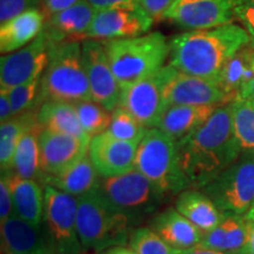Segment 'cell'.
Segmentation results:
<instances>
[{
  "label": "cell",
  "mask_w": 254,
  "mask_h": 254,
  "mask_svg": "<svg viewBox=\"0 0 254 254\" xmlns=\"http://www.w3.org/2000/svg\"><path fill=\"white\" fill-rule=\"evenodd\" d=\"M81 49L92 100L112 112L119 105L122 87L111 67L103 41L86 39L81 43Z\"/></svg>",
  "instance_id": "obj_11"
},
{
  "label": "cell",
  "mask_w": 254,
  "mask_h": 254,
  "mask_svg": "<svg viewBox=\"0 0 254 254\" xmlns=\"http://www.w3.org/2000/svg\"><path fill=\"white\" fill-rule=\"evenodd\" d=\"M150 227L171 246L182 251L199 245L202 238L201 232L176 207L155 215Z\"/></svg>",
  "instance_id": "obj_23"
},
{
  "label": "cell",
  "mask_w": 254,
  "mask_h": 254,
  "mask_svg": "<svg viewBox=\"0 0 254 254\" xmlns=\"http://www.w3.org/2000/svg\"><path fill=\"white\" fill-rule=\"evenodd\" d=\"M222 222L225 225V252L238 254L245 245L249 227V218L246 215L224 212Z\"/></svg>",
  "instance_id": "obj_35"
},
{
  "label": "cell",
  "mask_w": 254,
  "mask_h": 254,
  "mask_svg": "<svg viewBox=\"0 0 254 254\" xmlns=\"http://www.w3.org/2000/svg\"><path fill=\"white\" fill-rule=\"evenodd\" d=\"M84 0H43L41 1V12L45 15V19L51 15L59 13V12L67 9L72 6L79 4Z\"/></svg>",
  "instance_id": "obj_40"
},
{
  "label": "cell",
  "mask_w": 254,
  "mask_h": 254,
  "mask_svg": "<svg viewBox=\"0 0 254 254\" xmlns=\"http://www.w3.org/2000/svg\"><path fill=\"white\" fill-rule=\"evenodd\" d=\"M129 249L136 254H180L182 250L171 246L151 227H138L128 239Z\"/></svg>",
  "instance_id": "obj_32"
},
{
  "label": "cell",
  "mask_w": 254,
  "mask_h": 254,
  "mask_svg": "<svg viewBox=\"0 0 254 254\" xmlns=\"http://www.w3.org/2000/svg\"><path fill=\"white\" fill-rule=\"evenodd\" d=\"M13 118L11 101L5 90H0V123H6Z\"/></svg>",
  "instance_id": "obj_42"
},
{
  "label": "cell",
  "mask_w": 254,
  "mask_h": 254,
  "mask_svg": "<svg viewBox=\"0 0 254 254\" xmlns=\"http://www.w3.org/2000/svg\"><path fill=\"white\" fill-rule=\"evenodd\" d=\"M254 78V41L238 50L222 69L218 79L219 86L231 103L239 99L241 90Z\"/></svg>",
  "instance_id": "obj_25"
},
{
  "label": "cell",
  "mask_w": 254,
  "mask_h": 254,
  "mask_svg": "<svg viewBox=\"0 0 254 254\" xmlns=\"http://www.w3.org/2000/svg\"><path fill=\"white\" fill-rule=\"evenodd\" d=\"M136 147L135 142L104 132L91 139L88 155L99 177H116L134 170Z\"/></svg>",
  "instance_id": "obj_16"
},
{
  "label": "cell",
  "mask_w": 254,
  "mask_h": 254,
  "mask_svg": "<svg viewBox=\"0 0 254 254\" xmlns=\"http://www.w3.org/2000/svg\"><path fill=\"white\" fill-rule=\"evenodd\" d=\"M253 101H254V100H253Z\"/></svg>",
  "instance_id": "obj_49"
},
{
  "label": "cell",
  "mask_w": 254,
  "mask_h": 254,
  "mask_svg": "<svg viewBox=\"0 0 254 254\" xmlns=\"http://www.w3.org/2000/svg\"><path fill=\"white\" fill-rule=\"evenodd\" d=\"M176 68L165 65L160 71L122 88L118 106L132 114L146 128L158 127L161 117L168 109L165 86Z\"/></svg>",
  "instance_id": "obj_10"
},
{
  "label": "cell",
  "mask_w": 254,
  "mask_h": 254,
  "mask_svg": "<svg viewBox=\"0 0 254 254\" xmlns=\"http://www.w3.org/2000/svg\"><path fill=\"white\" fill-rule=\"evenodd\" d=\"M77 111V116L84 131L91 139L95 135L106 132L109 129L112 112L107 111L94 100H84L73 104Z\"/></svg>",
  "instance_id": "obj_31"
},
{
  "label": "cell",
  "mask_w": 254,
  "mask_h": 254,
  "mask_svg": "<svg viewBox=\"0 0 254 254\" xmlns=\"http://www.w3.org/2000/svg\"><path fill=\"white\" fill-rule=\"evenodd\" d=\"M90 142L91 140L77 136L41 129L39 134L41 177L57 176L77 164L88 154Z\"/></svg>",
  "instance_id": "obj_15"
},
{
  "label": "cell",
  "mask_w": 254,
  "mask_h": 254,
  "mask_svg": "<svg viewBox=\"0 0 254 254\" xmlns=\"http://www.w3.org/2000/svg\"><path fill=\"white\" fill-rule=\"evenodd\" d=\"M97 11L107 8H141L138 0H87Z\"/></svg>",
  "instance_id": "obj_41"
},
{
  "label": "cell",
  "mask_w": 254,
  "mask_h": 254,
  "mask_svg": "<svg viewBox=\"0 0 254 254\" xmlns=\"http://www.w3.org/2000/svg\"><path fill=\"white\" fill-rule=\"evenodd\" d=\"M219 105H173L165 111L158 128L178 142L207 120Z\"/></svg>",
  "instance_id": "obj_20"
},
{
  "label": "cell",
  "mask_w": 254,
  "mask_h": 254,
  "mask_svg": "<svg viewBox=\"0 0 254 254\" xmlns=\"http://www.w3.org/2000/svg\"><path fill=\"white\" fill-rule=\"evenodd\" d=\"M221 212L246 215L254 201V153L240 157L201 189Z\"/></svg>",
  "instance_id": "obj_7"
},
{
  "label": "cell",
  "mask_w": 254,
  "mask_h": 254,
  "mask_svg": "<svg viewBox=\"0 0 254 254\" xmlns=\"http://www.w3.org/2000/svg\"><path fill=\"white\" fill-rule=\"evenodd\" d=\"M120 87L151 77L160 71L170 56V43L160 32L103 41Z\"/></svg>",
  "instance_id": "obj_5"
},
{
  "label": "cell",
  "mask_w": 254,
  "mask_h": 254,
  "mask_svg": "<svg viewBox=\"0 0 254 254\" xmlns=\"http://www.w3.org/2000/svg\"><path fill=\"white\" fill-rule=\"evenodd\" d=\"M251 40L245 28L233 23L184 32L170 41L168 65L185 74L218 81L231 57Z\"/></svg>",
  "instance_id": "obj_2"
},
{
  "label": "cell",
  "mask_w": 254,
  "mask_h": 254,
  "mask_svg": "<svg viewBox=\"0 0 254 254\" xmlns=\"http://www.w3.org/2000/svg\"><path fill=\"white\" fill-rule=\"evenodd\" d=\"M15 213L13 200H12L11 190L6 183L4 176L0 179V222L7 220Z\"/></svg>",
  "instance_id": "obj_39"
},
{
  "label": "cell",
  "mask_w": 254,
  "mask_h": 254,
  "mask_svg": "<svg viewBox=\"0 0 254 254\" xmlns=\"http://www.w3.org/2000/svg\"><path fill=\"white\" fill-rule=\"evenodd\" d=\"M37 119L41 128L91 140L79 122L73 104L64 101H45L38 107Z\"/></svg>",
  "instance_id": "obj_27"
},
{
  "label": "cell",
  "mask_w": 254,
  "mask_h": 254,
  "mask_svg": "<svg viewBox=\"0 0 254 254\" xmlns=\"http://www.w3.org/2000/svg\"><path fill=\"white\" fill-rule=\"evenodd\" d=\"M95 9L87 0L45 19L44 32L51 43L77 40L85 38L95 15Z\"/></svg>",
  "instance_id": "obj_19"
},
{
  "label": "cell",
  "mask_w": 254,
  "mask_h": 254,
  "mask_svg": "<svg viewBox=\"0 0 254 254\" xmlns=\"http://www.w3.org/2000/svg\"><path fill=\"white\" fill-rule=\"evenodd\" d=\"M233 131L241 152L254 153V101L238 99L232 103Z\"/></svg>",
  "instance_id": "obj_30"
},
{
  "label": "cell",
  "mask_w": 254,
  "mask_h": 254,
  "mask_svg": "<svg viewBox=\"0 0 254 254\" xmlns=\"http://www.w3.org/2000/svg\"><path fill=\"white\" fill-rule=\"evenodd\" d=\"M165 98L168 107L173 105H222L232 104L218 81L179 71L168 79L165 86Z\"/></svg>",
  "instance_id": "obj_17"
},
{
  "label": "cell",
  "mask_w": 254,
  "mask_h": 254,
  "mask_svg": "<svg viewBox=\"0 0 254 254\" xmlns=\"http://www.w3.org/2000/svg\"><path fill=\"white\" fill-rule=\"evenodd\" d=\"M142 11L148 15L152 21H158L166 18L176 0H138Z\"/></svg>",
  "instance_id": "obj_38"
},
{
  "label": "cell",
  "mask_w": 254,
  "mask_h": 254,
  "mask_svg": "<svg viewBox=\"0 0 254 254\" xmlns=\"http://www.w3.org/2000/svg\"><path fill=\"white\" fill-rule=\"evenodd\" d=\"M1 176L11 190L15 214L28 224L40 227L41 221H44L45 190L37 180L25 179L13 171L2 172Z\"/></svg>",
  "instance_id": "obj_18"
},
{
  "label": "cell",
  "mask_w": 254,
  "mask_h": 254,
  "mask_svg": "<svg viewBox=\"0 0 254 254\" xmlns=\"http://www.w3.org/2000/svg\"><path fill=\"white\" fill-rule=\"evenodd\" d=\"M238 254H254V220H251V219H249L245 245Z\"/></svg>",
  "instance_id": "obj_43"
},
{
  "label": "cell",
  "mask_w": 254,
  "mask_h": 254,
  "mask_svg": "<svg viewBox=\"0 0 254 254\" xmlns=\"http://www.w3.org/2000/svg\"><path fill=\"white\" fill-rule=\"evenodd\" d=\"M153 21L142 8H107L95 12L85 38L95 40H116L146 34Z\"/></svg>",
  "instance_id": "obj_14"
},
{
  "label": "cell",
  "mask_w": 254,
  "mask_h": 254,
  "mask_svg": "<svg viewBox=\"0 0 254 254\" xmlns=\"http://www.w3.org/2000/svg\"><path fill=\"white\" fill-rule=\"evenodd\" d=\"M40 79L41 75L31 79V80L24 82V84L18 85V86L5 90L8 94L9 101H11L13 117L20 116V114L26 113L28 111L38 109L37 101L38 95H39Z\"/></svg>",
  "instance_id": "obj_34"
},
{
  "label": "cell",
  "mask_w": 254,
  "mask_h": 254,
  "mask_svg": "<svg viewBox=\"0 0 254 254\" xmlns=\"http://www.w3.org/2000/svg\"><path fill=\"white\" fill-rule=\"evenodd\" d=\"M239 99L254 100V78L249 85H246V86L241 90L239 94Z\"/></svg>",
  "instance_id": "obj_45"
},
{
  "label": "cell",
  "mask_w": 254,
  "mask_h": 254,
  "mask_svg": "<svg viewBox=\"0 0 254 254\" xmlns=\"http://www.w3.org/2000/svg\"><path fill=\"white\" fill-rule=\"evenodd\" d=\"M97 189L113 206L136 219L153 211L164 198L153 184L138 170L116 177H100Z\"/></svg>",
  "instance_id": "obj_9"
},
{
  "label": "cell",
  "mask_w": 254,
  "mask_h": 254,
  "mask_svg": "<svg viewBox=\"0 0 254 254\" xmlns=\"http://www.w3.org/2000/svg\"><path fill=\"white\" fill-rule=\"evenodd\" d=\"M43 0H0V24H5L18 15L40 8Z\"/></svg>",
  "instance_id": "obj_36"
},
{
  "label": "cell",
  "mask_w": 254,
  "mask_h": 254,
  "mask_svg": "<svg viewBox=\"0 0 254 254\" xmlns=\"http://www.w3.org/2000/svg\"><path fill=\"white\" fill-rule=\"evenodd\" d=\"M41 254H60V253L57 252L56 250H53L51 246H49V247H47V249L44 250V252L41 253Z\"/></svg>",
  "instance_id": "obj_48"
},
{
  "label": "cell",
  "mask_w": 254,
  "mask_h": 254,
  "mask_svg": "<svg viewBox=\"0 0 254 254\" xmlns=\"http://www.w3.org/2000/svg\"><path fill=\"white\" fill-rule=\"evenodd\" d=\"M92 100L90 82L78 40L50 43L49 63L40 79L37 107L45 101L75 104Z\"/></svg>",
  "instance_id": "obj_4"
},
{
  "label": "cell",
  "mask_w": 254,
  "mask_h": 254,
  "mask_svg": "<svg viewBox=\"0 0 254 254\" xmlns=\"http://www.w3.org/2000/svg\"><path fill=\"white\" fill-rule=\"evenodd\" d=\"M44 221L50 245L60 254L84 252L78 233V196L45 185Z\"/></svg>",
  "instance_id": "obj_8"
},
{
  "label": "cell",
  "mask_w": 254,
  "mask_h": 254,
  "mask_svg": "<svg viewBox=\"0 0 254 254\" xmlns=\"http://www.w3.org/2000/svg\"><path fill=\"white\" fill-rule=\"evenodd\" d=\"M147 129L148 128L141 125L131 113L127 112L122 106H117L112 111V119L106 132L122 140L139 144Z\"/></svg>",
  "instance_id": "obj_33"
},
{
  "label": "cell",
  "mask_w": 254,
  "mask_h": 254,
  "mask_svg": "<svg viewBox=\"0 0 254 254\" xmlns=\"http://www.w3.org/2000/svg\"><path fill=\"white\" fill-rule=\"evenodd\" d=\"M45 15L40 8L30 9L0 25V52H15L33 41L44 30Z\"/></svg>",
  "instance_id": "obj_22"
},
{
  "label": "cell",
  "mask_w": 254,
  "mask_h": 254,
  "mask_svg": "<svg viewBox=\"0 0 254 254\" xmlns=\"http://www.w3.org/2000/svg\"><path fill=\"white\" fill-rule=\"evenodd\" d=\"M180 166L190 189L201 190L241 154L233 131L232 104L214 111L199 128L177 142Z\"/></svg>",
  "instance_id": "obj_1"
},
{
  "label": "cell",
  "mask_w": 254,
  "mask_h": 254,
  "mask_svg": "<svg viewBox=\"0 0 254 254\" xmlns=\"http://www.w3.org/2000/svg\"><path fill=\"white\" fill-rule=\"evenodd\" d=\"M38 109L13 117L0 124V166L1 173L13 170V159L21 136L31 124L37 120Z\"/></svg>",
  "instance_id": "obj_29"
},
{
  "label": "cell",
  "mask_w": 254,
  "mask_h": 254,
  "mask_svg": "<svg viewBox=\"0 0 254 254\" xmlns=\"http://www.w3.org/2000/svg\"><path fill=\"white\" fill-rule=\"evenodd\" d=\"M100 254H136L132 249L128 246H116L112 249H109Z\"/></svg>",
  "instance_id": "obj_46"
},
{
  "label": "cell",
  "mask_w": 254,
  "mask_h": 254,
  "mask_svg": "<svg viewBox=\"0 0 254 254\" xmlns=\"http://www.w3.org/2000/svg\"><path fill=\"white\" fill-rule=\"evenodd\" d=\"M246 217H247V218H249V219H251V220H254V201H253V204H252V206H251L250 211H249V212H247Z\"/></svg>",
  "instance_id": "obj_47"
},
{
  "label": "cell",
  "mask_w": 254,
  "mask_h": 254,
  "mask_svg": "<svg viewBox=\"0 0 254 254\" xmlns=\"http://www.w3.org/2000/svg\"><path fill=\"white\" fill-rule=\"evenodd\" d=\"M99 174L92 164L90 155H86L77 164L67 168L57 176H44L40 182L44 185H49L62 192L68 193L74 196H80L90 192L97 186Z\"/></svg>",
  "instance_id": "obj_26"
},
{
  "label": "cell",
  "mask_w": 254,
  "mask_h": 254,
  "mask_svg": "<svg viewBox=\"0 0 254 254\" xmlns=\"http://www.w3.org/2000/svg\"><path fill=\"white\" fill-rule=\"evenodd\" d=\"M180 254H231V253L222 252V251H217V250H211L201 245H195L190 247V249L183 250Z\"/></svg>",
  "instance_id": "obj_44"
},
{
  "label": "cell",
  "mask_w": 254,
  "mask_h": 254,
  "mask_svg": "<svg viewBox=\"0 0 254 254\" xmlns=\"http://www.w3.org/2000/svg\"><path fill=\"white\" fill-rule=\"evenodd\" d=\"M234 15L254 41V0H236Z\"/></svg>",
  "instance_id": "obj_37"
},
{
  "label": "cell",
  "mask_w": 254,
  "mask_h": 254,
  "mask_svg": "<svg viewBox=\"0 0 254 254\" xmlns=\"http://www.w3.org/2000/svg\"><path fill=\"white\" fill-rule=\"evenodd\" d=\"M134 168L153 184L164 199L190 189L180 166L177 142L158 127L148 128L138 144Z\"/></svg>",
  "instance_id": "obj_6"
},
{
  "label": "cell",
  "mask_w": 254,
  "mask_h": 254,
  "mask_svg": "<svg viewBox=\"0 0 254 254\" xmlns=\"http://www.w3.org/2000/svg\"><path fill=\"white\" fill-rule=\"evenodd\" d=\"M176 208L202 234L212 231L224 217L213 200L201 190L189 189L178 195Z\"/></svg>",
  "instance_id": "obj_24"
},
{
  "label": "cell",
  "mask_w": 254,
  "mask_h": 254,
  "mask_svg": "<svg viewBox=\"0 0 254 254\" xmlns=\"http://www.w3.org/2000/svg\"><path fill=\"white\" fill-rule=\"evenodd\" d=\"M236 0H176L166 18L189 31L211 30L232 23Z\"/></svg>",
  "instance_id": "obj_13"
},
{
  "label": "cell",
  "mask_w": 254,
  "mask_h": 254,
  "mask_svg": "<svg viewBox=\"0 0 254 254\" xmlns=\"http://www.w3.org/2000/svg\"><path fill=\"white\" fill-rule=\"evenodd\" d=\"M135 219L113 206L97 189L78 196V233L85 251L104 252L128 244Z\"/></svg>",
  "instance_id": "obj_3"
},
{
  "label": "cell",
  "mask_w": 254,
  "mask_h": 254,
  "mask_svg": "<svg viewBox=\"0 0 254 254\" xmlns=\"http://www.w3.org/2000/svg\"><path fill=\"white\" fill-rule=\"evenodd\" d=\"M49 246L40 227L28 224L15 213L1 222V254H41Z\"/></svg>",
  "instance_id": "obj_21"
},
{
  "label": "cell",
  "mask_w": 254,
  "mask_h": 254,
  "mask_svg": "<svg viewBox=\"0 0 254 254\" xmlns=\"http://www.w3.org/2000/svg\"><path fill=\"white\" fill-rule=\"evenodd\" d=\"M50 39L41 32L33 41L0 59V88L8 90L40 77L49 63Z\"/></svg>",
  "instance_id": "obj_12"
},
{
  "label": "cell",
  "mask_w": 254,
  "mask_h": 254,
  "mask_svg": "<svg viewBox=\"0 0 254 254\" xmlns=\"http://www.w3.org/2000/svg\"><path fill=\"white\" fill-rule=\"evenodd\" d=\"M41 126L38 119L28 126L21 136L15 151L13 159V172L25 179L40 180V153H39V134Z\"/></svg>",
  "instance_id": "obj_28"
}]
</instances>
